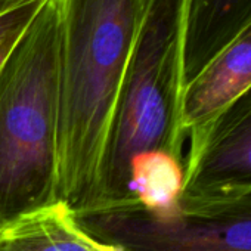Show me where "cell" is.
<instances>
[{"instance_id": "obj_1", "label": "cell", "mask_w": 251, "mask_h": 251, "mask_svg": "<svg viewBox=\"0 0 251 251\" xmlns=\"http://www.w3.org/2000/svg\"><path fill=\"white\" fill-rule=\"evenodd\" d=\"M142 0H64L59 64V201L90 210Z\"/></svg>"}, {"instance_id": "obj_2", "label": "cell", "mask_w": 251, "mask_h": 251, "mask_svg": "<svg viewBox=\"0 0 251 251\" xmlns=\"http://www.w3.org/2000/svg\"><path fill=\"white\" fill-rule=\"evenodd\" d=\"M64 0H46L0 65V229L59 202Z\"/></svg>"}, {"instance_id": "obj_3", "label": "cell", "mask_w": 251, "mask_h": 251, "mask_svg": "<svg viewBox=\"0 0 251 251\" xmlns=\"http://www.w3.org/2000/svg\"><path fill=\"white\" fill-rule=\"evenodd\" d=\"M186 11L188 0H142L141 23L111 117L93 204L83 214L136 204L130 192V163L138 154L164 151L182 160Z\"/></svg>"}, {"instance_id": "obj_4", "label": "cell", "mask_w": 251, "mask_h": 251, "mask_svg": "<svg viewBox=\"0 0 251 251\" xmlns=\"http://www.w3.org/2000/svg\"><path fill=\"white\" fill-rule=\"evenodd\" d=\"M75 217L123 251H251V191L166 216L135 204Z\"/></svg>"}, {"instance_id": "obj_5", "label": "cell", "mask_w": 251, "mask_h": 251, "mask_svg": "<svg viewBox=\"0 0 251 251\" xmlns=\"http://www.w3.org/2000/svg\"><path fill=\"white\" fill-rule=\"evenodd\" d=\"M179 207H198L251 191V87L189 133Z\"/></svg>"}, {"instance_id": "obj_6", "label": "cell", "mask_w": 251, "mask_h": 251, "mask_svg": "<svg viewBox=\"0 0 251 251\" xmlns=\"http://www.w3.org/2000/svg\"><path fill=\"white\" fill-rule=\"evenodd\" d=\"M251 87V23L183 87L182 127L188 135Z\"/></svg>"}, {"instance_id": "obj_7", "label": "cell", "mask_w": 251, "mask_h": 251, "mask_svg": "<svg viewBox=\"0 0 251 251\" xmlns=\"http://www.w3.org/2000/svg\"><path fill=\"white\" fill-rule=\"evenodd\" d=\"M251 23V0H188L183 83L188 84Z\"/></svg>"}, {"instance_id": "obj_8", "label": "cell", "mask_w": 251, "mask_h": 251, "mask_svg": "<svg viewBox=\"0 0 251 251\" xmlns=\"http://www.w3.org/2000/svg\"><path fill=\"white\" fill-rule=\"evenodd\" d=\"M0 251H123L89 233L64 202L0 229Z\"/></svg>"}, {"instance_id": "obj_9", "label": "cell", "mask_w": 251, "mask_h": 251, "mask_svg": "<svg viewBox=\"0 0 251 251\" xmlns=\"http://www.w3.org/2000/svg\"><path fill=\"white\" fill-rule=\"evenodd\" d=\"M183 160L164 152L138 154L130 163V192L138 205L166 216L179 208L183 191Z\"/></svg>"}, {"instance_id": "obj_10", "label": "cell", "mask_w": 251, "mask_h": 251, "mask_svg": "<svg viewBox=\"0 0 251 251\" xmlns=\"http://www.w3.org/2000/svg\"><path fill=\"white\" fill-rule=\"evenodd\" d=\"M46 0H31L30 3L0 18V65L33 23Z\"/></svg>"}, {"instance_id": "obj_11", "label": "cell", "mask_w": 251, "mask_h": 251, "mask_svg": "<svg viewBox=\"0 0 251 251\" xmlns=\"http://www.w3.org/2000/svg\"><path fill=\"white\" fill-rule=\"evenodd\" d=\"M31 0H0V18L30 3Z\"/></svg>"}]
</instances>
